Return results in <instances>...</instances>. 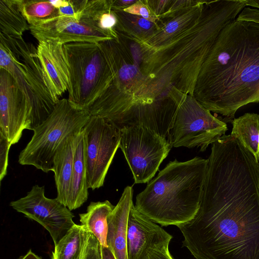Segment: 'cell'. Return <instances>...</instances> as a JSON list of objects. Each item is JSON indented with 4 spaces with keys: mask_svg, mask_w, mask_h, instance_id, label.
Wrapping results in <instances>:
<instances>
[{
    "mask_svg": "<svg viewBox=\"0 0 259 259\" xmlns=\"http://www.w3.org/2000/svg\"><path fill=\"white\" fill-rule=\"evenodd\" d=\"M246 6L259 8V0H246Z\"/></svg>",
    "mask_w": 259,
    "mask_h": 259,
    "instance_id": "e575fe53",
    "label": "cell"
},
{
    "mask_svg": "<svg viewBox=\"0 0 259 259\" xmlns=\"http://www.w3.org/2000/svg\"><path fill=\"white\" fill-rule=\"evenodd\" d=\"M14 209L36 221L50 233L54 245L75 224L74 214L56 198L45 195V187L34 185L27 195L10 203Z\"/></svg>",
    "mask_w": 259,
    "mask_h": 259,
    "instance_id": "7c38bea8",
    "label": "cell"
},
{
    "mask_svg": "<svg viewBox=\"0 0 259 259\" xmlns=\"http://www.w3.org/2000/svg\"><path fill=\"white\" fill-rule=\"evenodd\" d=\"M38 42L37 54L45 82L57 103L70 85L69 67L63 45L52 41Z\"/></svg>",
    "mask_w": 259,
    "mask_h": 259,
    "instance_id": "9a60e30c",
    "label": "cell"
},
{
    "mask_svg": "<svg viewBox=\"0 0 259 259\" xmlns=\"http://www.w3.org/2000/svg\"><path fill=\"white\" fill-rule=\"evenodd\" d=\"M148 259H174L169 251V245L154 249L149 253Z\"/></svg>",
    "mask_w": 259,
    "mask_h": 259,
    "instance_id": "4dcf8cb0",
    "label": "cell"
},
{
    "mask_svg": "<svg viewBox=\"0 0 259 259\" xmlns=\"http://www.w3.org/2000/svg\"><path fill=\"white\" fill-rule=\"evenodd\" d=\"M231 135L237 138L259 162V114L247 113L232 120Z\"/></svg>",
    "mask_w": 259,
    "mask_h": 259,
    "instance_id": "7402d4cb",
    "label": "cell"
},
{
    "mask_svg": "<svg viewBox=\"0 0 259 259\" xmlns=\"http://www.w3.org/2000/svg\"><path fill=\"white\" fill-rule=\"evenodd\" d=\"M236 20L259 24V10L246 6L239 14Z\"/></svg>",
    "mask_w": 259,
    "mask_h": 259,
    "instance_id": "f546056e",
    "label": "cell"
},
{
    "mask_svg": "<svg viewBox=\"0 0 259 259\" xmlns=\"http://www.w3.org/2000/svg\"><path fill=\"white\" fill-rule=\"evenodd\" d=\"M178 227L196 259H259V162L235 137L212 144L198 211Z\"/></svg>",
    "mask_w": 259,
    "mask_h": 259,
    "instance_id": "6da1fadb",
    "label": "cell"
},
{
    "mask_svg": "<svg viewBox=\"0 0 259 259\" xmlns=\"http://www.w3.org/2000/svg\"><path fill=\"white\" fill-rule=\"evenodd\" d=\"M0 68L11 74L26 97L32 131L49 117L56 104L45 82L36 48L22 36L0 33Z\"/></svg>",
    "mask_w": 259,
    "mask_h": 259,
    "instance_id": "5b68a950",
    "label": "cell"
},
{
    "mask_svg": "<svg viewBox=\"0 0 259 259\" xmlns=\"http://www.w3.org/2000/svg\"><path fill=\"white\" fill-rule=\"evenodd\" d=\"M246 0L205 1L198 21L164 44L140 46L139 67L157 97L174 87L193 96L200 68L221 31L236 19Z\"/></svg>",
    "mask_w": 259,
    "mask_h": 259,
    "instance_id": "3957f363",
    "label": "cell"
},
{
    "mask_svg": "<svg viewBox=\"0 0 259 259\" xmlns=\"http://www.w3.org/2000/svg\"><path fill=\"white\" fill-rule=\"evenodd\" d=\"M85 141L83 130L78 135L67 207L71 211L78 208L88 198L89 186L85 157Z\"/></svg>",
    "mask_w": 259,
    "mask_h": 259,
    "instance_id": "d6986e66",
    "label": "cell"
},
{
    "mask_svg": "<svg viewBox=\"0 0 259 259\" xmlns=\"http://www.w3.org/2000/svg\"><path fill=\"white\" fill-rule=\"evenodd\" d=\"M79 17L58 16L34 25L29 30L38 42L52 41L66 44L88 41L99 42L113 38L104 31L100 22L105 13L99 0H75Z\"/></svg>",
    "mask_w": 259,
    "mask_h": 259,
    "instance_id": "ba28073f",
    "label": "cell"
},
{
    "mask_svg": "<svg viewBox=\"0 0 259 259\" xmlns=\"http://www.w3.org/2000/svg\"><path fill=\"white\" fill-rule=\"evenodd\" d=\"M21 12L29 25H34L59 16L53 1L18 0Z\"/></svg>",
    "mask_w": 259,
    "mask_h": 259,
    "instance_id": "d4e9b609",
    "label": "cell"
},
{
    "mask_svg": "<svg viewBox=\"0 0 259 259\" xmlns=\"http://www.w3.org/2000/svg\"><path fill=\"white\" fill-rule=\"evenodd\" d=\"M133 196L132 187H126L108 217L107 243L116 259H128L127 233L129 214L134 204Z\"/></svg>",
    "mask_w": 259,
    "mask_h": 259,
    "instance_id": "2e32d148",
    "label": "cell"
},
{
    "mask_svg": "<svg viewBox=\"0 0 259 259\" xmlns=\"http://www.w3.org/2000/svg\"><path fill=\"white\" fill-rule=\"evenodd\" d=\"M138 0H111L112 10H123L135 4Z\"/></svg>",
    "mask_w": 259,
    "mask_h": 259,
    "instance_id": "1f68e13d",
    "label": "cell"
},
{
    "mask_svg": "<svg viewBox=\"0 0 259 259\" xmlns=\"http://www.w3.org/2000/svg\"><path fill=\"white\" fill-rule=\"evenodd\" d=\"M193 97L228 121L241 107L259 102V24L235 19L221 31L200 68Z\"/></svg>",
    "mask_w": 259,
    "mask_h": 259,
    "instance_id": "7a4b0ae2",
    "label": "cell"
},
{
    "mask_svg": "<svg viewBox=\"0 0 259 259\" xmlns=\"http://www.w3.org/2000/svg\"><path fill=\"white\" fill-rule=\"evenodd\" d=\"M119 148L133 174L135 183L149 182L172 147L167 138L137 125L120 131Z\"/></svg>",
    "mask_w": 259,
    "mask_h": 259,
    "instance_id": "30bf717a",
    "label": "cell"
},
{
    "mask_svg": "<svg viewBox=\"0 0 259 259\" xmlns=\"http://www.w3.org/2000/svg\"><path fill=\"white\" fill-rule=\"evenodd\" d=\"M125 12L141 16L157 24L160 27L162 21L152 12L144 0L137 1L135 4L123 10Z\"/></svg>",
    "mask_w": 259,
    "mask_h": 259,
    "instance_id": "484cf974",
    "label": "cell"
},
{
    "mask_svg": "<svg viewBox=\"0 0 259 259\" xmlns=\"http://www.w3.org/2000/svg\"><path fill=\"white\" fill-rule=\"evenodd\" d=\"M18 0H0V33L13 37L22 36L29 30Z\"/></svg>",
    "mask_w": 259,
    "mask_h": 259,
    "instance_id": "603a6c76",
    "label": "cell"
},
{
    "mask_svg": "<svg viewBox=\"0 0 259 259\" xmlns=\"http://www.w3.org/2000/svg\"><path fill=\"white\" fill-rule=\"evenodd\" d=\"M117 22L116 31L125 33L141 40L153 35L160 27L156 23L143 17L125 12L123 10H112Z\"/></svg>",
    "mask_w": 259,
    "mask_h": 259,
    "instance_id": "cb8c5ba5",
    "label": "cell"
},
{
    "mask_svg": "<svg viewBox=\"0 0 259 259\" xmlns=\"http://www.w3.org/2000/svg\"><path fill=\"white\" fill-rule=\"evenodd\" d=\"M63 47L70 72L68 100L88 111L113 80L110 66L99 42H73Z\"/></svg>",
    "mask_w": 259,
    "mask_h": 259,
    "instance_id": "52a82bcc",
    "label": "cell"
},
{
    "mask_svg": "<svg viewBox=\"0 0 259 259\" xmlns=\"http://www.w3.org/2000/svg\"><path fill=\"white\" fill-rule=\"evenodd\" d=\"M89 188L99 189L105 179L117 150L120 132L100 116L91 115L83 128Z\"/></svg>",
    "mask_w": 259,
    "mask_h": 259,
    "instance_id": "8fae6325",
    "label": "cell"
},
{
    "mask_svg": "<svg viewBox=\"0 0 259 259\" xmlns=\"http://www.w3.org/2000/svg\"><path fill=\"white\" fill-rule=\"evenodd\" d=\"M11 142L0 134V181L3 180L7 174L9 152Z\"/></svg>",
    "mask_w": 259,
    "mask_h": 259,
    "instance_id": "4316f807",
    "label": "cell"
},
{
    "mask_svg": "<svg viewBox=\"0 0 259 259\" xmlns=\"http://www.w3.org/2000/svg\"><path fill=\"white\" fill-rule=\"evenodd\" d=\"M83 259H102L101 245L90 232Z\"/></svg>",
    "mask_w": 259,
    "mask_h": 259,
    "instance_id": "83f0119b",
    "label": "cell"
},
{
    "mask_svg": "<svg viewBox=\"0 0 259 259\" xmlns=\"http://www.w3.org/2000/svg\"><path fill=\"white\" fill-rule=\"evenodd\" d=\"M172 236L141 214L133 204L128 222V259H148L152 250L169 245Z\"/></svg>",
    "mask_w": 259,
    "mask_h": 259,
    "instance_id": "5bb4252c",
    "label": "cell"
},
{
    "mask_svg": "<svg viewBox=\"0 0 259 259\" xmlns=\"http://www.w3.org/2000/svg\"><path fill=\"white\" fill-rule=\"evenodd\" d=\"M207 166L200 157L170 161L137 195L136 209L162 226L189 222L199 207Z\"/></svg>",
    "mask_w": 259,
    "mask_h": 259,
    "instance_id": "277c9868",
    "label": "cell"
},
{
    "mask_svg": "<svg viewBox=\"0 0 259 259\" xmlns=\"http://www.w3.org/2000/svg\"><path fill=\"white\" fill-rule=\"evenodd\" d=\"M90 116L88 110L76 107L68 99H60L49 117L32 130L30 141L19 155V163L46 173L53 171L59 147L68 137L79 133Z\"/></svg>",
    "mask_w": 259,
    "mask_h": 259,
    "instance_id": "8992f818",
    "label": "cell"
},
{
    "mask_svg": "<svg viewBox=\"0 0 259 259\" xmlns=\"http://www.w3.org/2000/svg\"><path fill=\"white\" fill-rule=\"evenodd\" d=\"M79 133L72 135L63 141L57 150L54 160L53 172L54 173L57 188L56 198L66 207L68 205L74 155Z\"/></svg>",
    "mask_w": 259,
    "mask_h": 259,
    "instance_id": "ac0fdd59",
    "label": "cell"
},
{
    "mask_svg": "<svg viewBox=\"0 0 259 259\" xmlns=\"http://www.w3.org/2000/svg\"><path fill=\"white\" fill-rule=\"evenodd\" d=\"M205 1H198L195 5L180 12L172 18L162 20L160 28L146 39L141 40L127 35L140 46L158 47L194 25L201 17Z\"/></svg>",
    "mask_w": 259,
    "mask_h": 259,
    "instance_id": "e0dca14e",
    "label": "cell"
},
{
    "mask_svg": "<svg viewBox=\"0 0 259 259\" xmlns=\"http://www.w3.org/2000/svg\"><path fill=\"white\" fill-rule=\"evenodd\" d=\"M145 3L149 6L152 12L158 18L165 13L169 8L171 0H145Z\"/></svg>",
    "mask_w": 259,
    "mask_h": 259,
    "instance_id": "f1b7e54d",
    "label": "cell"
},
{
    "mask_svg": "<svg viewBox=\"0 0 259 259\" xmlns=\"http://www.w3.org/2000/svg\"><path fill=\"white\" fill-rule=\"evenodd\" d=\"M17 259H42V258L30 249L26 254L20 256Z\"/></svg>",
    "mask_w": 259,
    "mask_h": 259,
    "instance_id": "836d02e7",
    "label": "cell"
},
{
    "mask_svg": "<svg viewBox=\"0 0 259 259\" xmlns=\"http://www.w3.org/2000/svg\"><path fill=\"white\" fill-rule=\"evenodd\" d=\"M31 108L11 74L0 68V134L12 144L21 138L24 130H29Z\"/></svg>",
    "mask_w": 259,
    "mask_h": 259,
    "instance_id": "4fadbf2b",
    "label": "cell"
},
{
    "mask_svg": "<svg viewBox=\"0 0 259 259\" xmlns=\"http://www.w3.org/2000/svg\"><path fill=\"white\" fill-rule=\"evenodd\" d=\"M114 206L108 200L91 202L86 212L79 214L81 225L95 236L103 247H108L107 219Z\"/></svg>",
    "mask_w": 259,
    "mask_h": 259,
    "instance_id": "ffe728a7",
    "label": "cell"
},
{
    "mask_svg": "<svg viewBox=\"0 0 259 259\" xmlns=\"http://www.w3.org/2000/svg\"><path fill=\"white\" fill-rule=\"evenodd\" d=\"M102 259H116L110 249L107 247L101 246Z\"/></svg>",
    "mask_w": 259,
    "mask_h": 259,
    "instance_id": "d6a6232c",
    "label": "cell"
},
{
    "mask_svg": "<svg viewBox=\"0 0 259 259\" xmlns=\"http://www.w3.org/2000/svg\"><path fill=\"white\" fill-rule=\"evenodd\" d=\"M179 103L167 140L172 147H199L205 151L210 144L225 135L226 123L216 118L192 96L174 87L170 89Z\"/></svg>",
    "mask_w": 259,
    "mask_h": 259,
    "instance_id": "9c48e42d",
    "label": "cell"
},
{
    "mask_svg": "<svg viewBox=\"0 0 259 259\" xmlns=\"http://www.w3.org/2000/svg\"><path fill=\"white\" fill-rule=\"evenodd\" d=\"M90 232L75 224L55 245L52 259H83Z\"/></svg>",
    "mask_w": 259,
    "mask_h": 259,
    "instance_id": "44dd1931",
    "label": "cell"
}]
</instances>
